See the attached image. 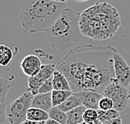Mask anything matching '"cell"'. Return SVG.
<instances>
[{
    "mask_svg": "<svg viewBox=\"0 0 130 124\" xmlns=\"http://www.w3.org/2000/svg\"><path fill=\"white\" fill-rule=\"evenodd\" d=\"M53 84H54V90L72 91L70 83L66 76L58 69L54 71L53 75Z\"/></svg>",
    "mask_w": 130,
    "mask_h": 124,
    "instance_id": "cell-12",
    "label": "cell"
},
{
    "mask_svg": "<svg viewBox=\"0 0 130 124\" xmlns=\"http://www.w3.org/2000/svg\"><path fill=\"white\" fill-rule=\"evenodd\" d=\"M98 113H99V119L102 123L108 122V121L118 118V117H120V112H119L114 108L110 109V110L108 111H103L99 109Z\"/></svg>",
    "mask_w": 130,
    "mask_h": 124,
    "instance_id": "cell-18",
    "label": "cell"
},
{
    "mask_svg": "<svg viewBox=\"0 0 130 124\" xmlns=\"http://www.w3.org/2000/svg\"><path fill=\"white\" fill-rule=\"evenodd\" d=\"M13 58V52L9 47L4 44L0 46V64L8 66Z\"/></svg>",
    "mask_w": 130,
    "mask_h": 124,
    "instance_id": "cell-17",
    "label": "cell"
},
{
    "mask_svg": "<svg viewBox=\"0 0 130 124\" xmlns=\"http://www.w3.org/2000/svg\"><path fill=\"white\" fill-rule=\"evenodd\" d=\"M83 105V100L81 97L80 92H73L69 98L61 105L58 106L61 110H63L65 113L69 112L70 110H73L79 106Z\"/></svg>",
    "mask_w": 130,
    "mask_h": 124,
    "instance_id": "cell-13",
    "label": "cell"
},
{
    "mask_svg": "<svg viewBox=\"0 0 130 124\" xmlns=\"http://www.w3.org/2000/svg\"><path fill=\"white\" fill-rule=\"evenodd\" d=\"M54 91V84H53V76L48 78L44 83L40 87L38 93H48Z\"/></svg>",
    "mask_w": 130,
    "mask_h": 124,
    "instance_id": "cell-23",
    "label": "cell"
},
{
    "mask_svg": "<svg viewBox=\"0 0 130 124\" xmlns=\"http://www.w3.org/2000/svg\"><path fill=\"white\" fill-rule=\"evenodd\" d=\"M49 118L55 120L62 124H66L67 122V113H65L58 107H53L48 112Z\"/></svg>",
    "mask_w": 130,
    "mask_h": 124,
    "instance_id": "cell-19",
    "label": "cell"
},
{
    "mask_svg": "<svg viewBox=\"0 0 130 124\" xmlns=\"http://www.w3.org/2000/svg\"><path fill=\"white\" fill-rule=\"evenodd\" d=\"M113 68L115 78L125 87H128L130 85V67L119 52L113 56Z\"/></svg>",
    "mask_w": 130,
    "mask_h": 124,
    "instance_id": "cell-8",
    "label": "cell"
},
{
    "mask_svg": "<svg viewBox=\"0 0 130 124\" xmlns=\"http://www.w3.org/2000/svg\"><path fill=\"white\" fill-rule=\"evenodd\" d=\"M86 109L87 108L84 105H82L73 110L67 112L66 124H78L84 122V114Z\"/></svg>",
    "mask_w": 130,
    "mask_h": 124,
    "instance_id": "cell-14",
    "label": "cell"
},
{
    "mask_svg": "<svg viewBox=\"0 0 130 124\" xmlns=\"http://www.w3.org/2000/svg\"><path fill=\"white\" fill-rule=\"evenodd\" d=\"M44 124H62V123L58 122H57V121H55V120H53L51 118H49V119H48L46 121Z\"/></svg>",
    "mask_w": 130,
    "mask_h": 124,
    "instance_id": "cell-27",
    "label": "cell"
},
{
    "mask_svg": "<svg viewBox=\"0 0 130 124\" xmlns=\"http://www.w3.org/2000/svg\"><path fill=\"white\" fill-rule=\"evenodd\" d=\"M72 1H74V2H87V1H89V0H72Z\"/></svg>",
    "mask_w": 130,
    "mask_h": 124,
    "instance_id": "cell-30",
    "label": "cell"
},
{
    "mask_svg": "<svg viewBox=\"0 0 130 124\" xmlns=\"http://www.w3.org/2000/svg\"><path fill=\"white\" fill-rule=\"evenodd\" d=\"M78 124H87V123L84 122H81V123H78Z\"/></svg>",
    "mask_w": 130,
    "mask_h": 124,
    "instance_id": "cell-32",
    "label": "cell"
},
{
    "mask_svg": "<svg viewBox=\"0 0 130 124\" xmlns=\"http://www.w3.org/2000/svg\"><path fill=\"white\" fill-rule=\"evenodd\" d=\"M80 13L65 8L53 25L46 32L47 40L51 48L69 51L81 42L84 37L79 28Z\"/></svg>",
    "mask_w": 130,
    "mask_h": 124,
    "instance_id": "cell-4",
    "label": "cell"
},
{
    "mask_svg": "<svg viewBox=\"0 0 130 124\" xmlns=\"http://www.w3.org/2000/svg\"><path fill=\"white\" fill-rule=\"evenodd\" d=\"M32 93L27 90L6 107V116L8 122L10 124H21L27 119V113L32 107Z\"/></svg>",
    "mask_w": 130,
    "mask_h": 124,
    "instance_id": "cell-5",
    "label": "cell"
},
{
    "mask_svg": "<svg viewBox=\"0 0 130 124\" xmlns=\"http://www.w3.org/2000/svg\"><path fill=\"white\" fill-rule=\"evenodd\" d=\"M80 93L83 100V105L85 108L99 110V101L103 97L102 93L91 90L80 91Z\"/></svg>",
    "mask_w": 130,
    "mask_h": 124,
    "instance_id": "cell-10",
    "label": "cell"
},
{
    "mask_svg": "<svg viewBox=\"0 0 130 124\" xmlns=\"http://www.w3.org/2000/svg\"><path fill=\"white\" fill-rule=\"evenodd\" d=\"M45 122H36V121H32L29 119L24 120L21 124H44Z\"/></svg>",
    "mask_w": 130,
    "mask_h": 124,
    "instance_id": "cell-26",
    "label": "cell"
},
{
    "mask_svg": "<svg viewBox=\"0 0 130 124\" xmlns=\"http://www.w3.org/2000/svg\"><path fill=\"white\" fill-rule=\"evenodd\" d=\"M103 124H123V120L121 118V117H118V118L110 120L106 122H103Z\"/></svg>",
    "mask_w": 130,
    "mask_h": 124,
    "instance_id": "cell-25",
    "label": "cell"
},
{
    "mask_svg": "<svg viewBox=\"0 0 130 124\" xmlns=\"http://www.w3.org/2000/svg\"><path fill=\"white\" fill-rule=\"evenodd\" d=\"M121 26L119 11L107 2H99L80 13L79 28L84 37L96 41L113 38Z\"/></svg>",
    "mask_w": 130,
    "mask_h": 124,
    "instance_id": "cell-2",
    "label": "cell"
},
{
    "mask_svg": "<svg viewBox=\"0 0 130 124\" xmlns=\"http://www.w3.org/2000/svg\"><path fill=\"white\" fill-rule=\"evenodd\" d=\"M113 108V102L110 97L103 96L102 97V98L100 99L99 104V109L103 111H108L110 109Z\"/></svg>",
    "mask_w": 130,
    "mask_h": 124,
    "instance_id": "cell-22",
    "label": "cell"
},
{
    "mask_svg": "<svg viewBox=\"0 0 130 124\" xmlns=\"http://www.w3.org/2000/svg\"><path fill=\"white\" fill-rule=\"evenodd\" d=\"M32 107L49 112L50 109L54 107L52 102V93H38L34 95L32 100Z\"/></svg>",
    "mask_w": 130,
    "mask_h": 124,
    "instance_id": "cell-11",
    "label": "cell"
},
{
    "mask_svg": "<svg viewBox=\"0 0 130 124\" xmlns=\"http://www.w3.org/2000/svg\"><path fill=\"white\" fill-rule=\"evenodd\" d=\"M19 66L26 76L32 77L39 73L43 64L39 57L34 54H30L23 58L19 63Z\"/></svg>",
    "mask_w": 130,
    "mask_h": 124,
    "instance_id": "cell-9",
    "label": "cell"
},
{
    "mask_svg": "<svg viewBox=\"0 0 130 124\" xmlns=\"http://www.w3.org/2000/svg\"><path fill=\"white\" fill-rule=\"evenodd\" d=\"M9 89L10 84L4 78H0V102H1V104H4L5 99L9 92Z\"/></svg>",
    "mask_w": 130,
    "mask_h": 124,
    "instance_id": "cell-20",
    "label": "cell"
},
{
    "mask_svg": "<svg viewBox=\"0 0 130 124\" xmlns=\"http://www.w3.org/2000/svg\"><path fill=\"white\" fill-rule=\"evenodd\" d=\"M102 94L113 100V108L119 112H123L128 106V88L121 83L115 77L112 78Z\"/></svg>",
    "mask_w": 130,
    "mask_h": 124,
    "instance_id": "cell-6",
    "label": "cell"
},
{
    "mask_svg": "<svg viewBox=\"0 0 130 124\" xmlns=\"http://www.w3.org/2000/svg\"><path fill=\"white\" fill-rule=\"evenodd\" d=\"M27 119L36 121V122H46L49 119L48 112L44 111L41 108L31 107L28 110Z\"/></svg>",
    "mask_w": 130,
    "mask_h": 124,
    "instance_id": "cell-15",
    "label": "cell"
},
{
    "mask_svg": "<svg viewBox=\"0 0 130 124\" xmlns=\"http://www.w3.org/2000/svg\"><path fill=\"white\" fill-rule=\"evenodd\" d=\"M118 51L113 46L84 44L68 51L56 64L66 76L73 92L103 90L115 77L113 56Z\"/></svg>",
    "mask_w": 130,
    "mask_h": 124,
    "instance_id": "cell-1",
    "label": "cell"
},
{
    "mask_svg": "<svg viewBox=\"0 0 130 124\" xmlns=\"http://www.w3.org/2000/svg\"><path fill=\"white\" fill-rule=\"evenodd\" d=\"M56 69H57L56 64H43L38 74L32 77H28L27 90L31 92L34 96L38 94L40 87L54 75Z\"/></svg>",
    "mask_w": 130,
    "mask_h": 124,
    "instance_id": "cell-7",
    "label": "cell"
},
{
    "mask_svg": "<svg viewBox=\"0 0 130 124\" xmlns=\"http://www.w3.org/2000/svg\"><path fill=\"white\" fill-rule=\"evenodd\" d=\"M99 120V113L95 109L87 108L84 114V121L86 123H91Z\"/></svg>",
    "mask_w": 130,
    "mask_h": 124,
    "instance_id": "cell-21",
    "label": "cell"
},
{
    "mask_svg": "<svg viewBox=\"0 0 130 124\" xmlns=\"http://www.w3.org/2000/svg\"><path fill=\"white\" fill-rule=\"evenodd\" d=\"M73 91L54 90L52 92V102L54 107H58L63 103L73 94Z\"/></svg>",
    "mask_w": 130,
    "mask_h": 124,
    "instance_id": "cell-16",
    "label": "cell"
},
{
    "mask_svg": "<svg viewBox=\"0 0 130 124\" xmlns=\"http://www.w3.org/2000/svg\"><path fill=\"white\" fill-rule=\"evenodd\" d=\"M128 88V92H129V99H130V85H129V87Z\"/></svg>",
    "mask_w": 130,
    "mask_h": 124,
    "instance_id": "cell-31",
    "label": "cell"
},
{
    "mask_svg": "<svg viewBox=\"0 0 130 124\" xmlns=\"http://www.w3.org/2000/svg\"><path fill=\"white\" fill-rule=\"evenodd\" d=\"M51 1L57 2V3H63V4H64V3H66L68 1V0H51Z\"/></svg>",
    "mask_w": 130,
    "mask_h": 124,
    "instance_id": "cell-28",
    "label": "cell"
},
{
    "mask_svg": "<svg viewBox=\"0 0 130 124\" xmlns=\"http://www.w3.org/2000/svg\"><path fill=\"white\" fill-rule=\"evenodd\" d=\"M64 4L51 0H27L19 13L22 27L30 33L47 32L63 10Z\"/></svg>",
    "mask_w": 130,
    "mask_h": 124,
    "instance_id": "cell-3",
    "label": "cell"
},
{
    "mask_svg": "<svg viewBox=\"0 0 130 124\" xmlns=\"http://www.w3.org/2000/svg\"><path fill=\"white\" fill-rule=\"evenodd\" d=\"M87 124H103L101 122H100V120H97L95 121V122H91V123H87Z\"/></svg>",
    "mask_w": 130,
    "mask_h": 124,
    "instance_id": "cell-29",
    "label": "cell"
},
{
    "mask_svg": "<svg viewBox=\"0 0 130 124\" xmlns=\"http://www.w3.org/2000/svg\"><path fill=\"white\" fill-rule=\"evenodd\" d=\"M5 120H7L6 107L4 106V104H0V124H4Z\"/></svg>",
    "mask_w": 130,
    "mask_h": 124,
    "instance_id": "cell-24",
    "label": "cell"
}]
</instances>
